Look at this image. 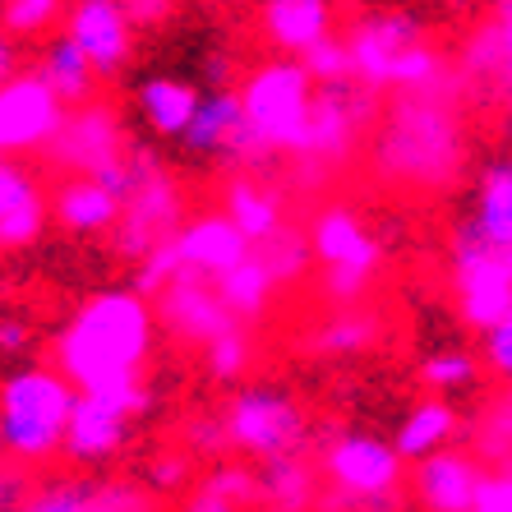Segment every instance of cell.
Here are the masks:
<instances>
[{
    "label": "cell",
    "mask_w": 512,
    "mask_h": 512,
    "mask_svg": "<svg viewBox=\"0 0 512 512\" xmlns=\"http://www.w3.org/2000/svg\"><path fill=\"white\" fill-rule=\"evenodd\" d=\"M457 429H462V416H457L453 402H443V397H425V402H416L411 411L402 416V425H397L393 443L397 453L406 457V462H425V457L443 453V448H453Z\"/></svg>",
    "instance_id": "28"
},
{
    "label": "cell",
    "mask_w": 512,
    "mask_h": 512,
    "mask_svg": "<svg viewBox=\"0 0 512 512\" xmlns=\"http://www.w3.org/2000/svg\"><path fill=\"white\" fill-rule=\"evenodd\" d=\"M480 360H485V370L494 374V379L512 383V314L499 328H489V333L480 337Z\"/></svg>",
    "instance_id": "42"
},
{
    "label": "cell",
    "mask_w": 512,
    "mask_h": 512,
    "mask_svg": "<svg viewBox=\"0 0 512 512\" xmlns=\"http://www.w3.org/2000/svg\"><path fill=\"white\" fill-rule=\"evenodd\" d=\"M250 508H259V471H250L240 462L213 466L180 499V512H250Z\"/></svg>",
    "instance_id": "29"
},
{
    "label": "cell",
    "mask_w": 512,
    "mask_h": 512,
    "mask_svg": "<svg viewBox=\"0 0 512 512\" xmlns=\"http://www.w3.org/2000/svg\"><path fill=\"white\" fill-rule=\"evenodd\" d=\"M134 143L125 134V120L111 102H88V107H74L60 139L47 148V162L65 176H88L102 180L107 190H116L120 199L130 194L134 185Z\"/></svg>",
    "instance_id": "6"
},
{
    "label": "cell",
    "mask_w": 512,
    "mask_h": 512,
    "mask_svg": "<svg viewBox=\"0 0 512 512\" xmlns=\"http://www.w3.org/2000/svg\"><path fill=\"white\" fill-rule=\"evenodd\" d=\"M471 453H476L485 466H508L512 462V383L489 402L485 416H480L476 448H471Z\"/></svg>",
    "instance_id": "36"
},
{
    "label": "cell",
    "mask_w": 512,
    "mask_h": 512,
    "mask_svg": "<svg viewBox=\"0 0 512 512\" xmlns=\"http://www.w3.org/2000/svg\"><path fill=\"white\" fill-rule=\"evenodd\" d=\"M148 411H153V383H143V388L120 397L79 393V406L70 416V434H65V457L74 466H107L130 443V425L139 416H148Z\"/></svg>",
    "instance_id": "13"
},
{
    "label": "cell",
    "mask_w": 512,
    "mask_h": 512,
    "mask_svg": "<svg viewBox=\"0 0 512 512\" xmlns=\"http://www.w3.org/2000/svg\"><path fill=\"white\" fill-rule=\"evenodd\" d=\"M143 485L153 489L157 499L162 494H190V453H157L153 462H148V476H143Z\"/></svg>",
    "instance_id": "40"
},
{
    "label": "cell",
    "mask_w": 512,
    "mask_h": 512,
    "mask_svg": "<svg viewBox=\"0 0 512 512\" xmlns=\"http://www.w3.org/2000/svg\"><path fill=\"white\" fill-rule=\"evenodd\" d=\"M508 259H512V250H508Z\"/></svg>",
    "instance_id": "50"
},
{
    "label": "cell",
    "mask_w": 512,
    "mask_h": 512,
    "mask_svg": "<svg viewBox=\"0 0 512 512\" xmlns=\"http://www.w3.org/2000/svg\"><path fill=\"white\" fill-rule=\"evenodd\" d=\"M176 254H180V273L203 277V282H222L227 273H236L240 263L254 254V245L240 236V227L227 213H203L190 217L185 231L176 236Z\"/></svg>",
    "instance_id": "19"
},
{
    "label": "cell",
    "mask_w": 512,
    "mask_h": 512,
    "mask_svg": "<svg viewBox=\"0 0 512 512\" xmlns=\"http://www.w3.org/2000/svg\"><path fill=\"white\" fill-rule=\"evenodd\" d=\"M323 471L314 457L291 453L259 466V512H319Z\"/></svg>",
    "instance_id": "24"
},
{
    "label": "cell",
    "mask_w": 512,
    "mask_h": 512,
    "mask_svg": "<svg viewBox=\"0 0 512 512\" xmlns=\"http://www.w3.org/2000/svg\"><path fill=\"white\" fill-rule=\"evenodd\" d=\"M236 88H240V102H245V120H250V130L259 134L263 148L273 157L277 153L300 157L305 139H310L314 97H319L314 74L291 56H273L263 65H254Z\"/></svg>",
    "instance_id": "4"
},
{
    "label": "cell",
    "mask_w": 512,
    "mask_h": 512,
    "mask_svg": "<svg viewBox=\"0 0 512 512\" xmlns=\"http://www.w3.org/2000/svg\"><path fill=\"white\" fill-rule=\"evenodd\" d=\"M259 24H263V37L291 60H305L314 47L337 37L333 0H263Z\"/></svg>",
    "instance_id": "22"
},
{
    "label": "cell",
    "mask_w": 512,
    "mask_h": 512,
    "mask_svg": "<svg viewBox=\"0 0 512 512\" xmlns=\"http://www.w3.org/2000/svg\"><path fill=\"white\" fill-rule=\"evenodd\" d=\"M227 425H222V416H194L190 425H185V453L190 457H217L227 453Z\"/></svg>",
    "instance_id": "41"
},
{
    "label": "cell",
    "mask_w": 512,
    "mask_h": 512,
    "mask_svg": "<svg viewBox=\"0 0 512 512\" xmlns=\"http://www.w3.org/2000/svg\"><path fill=\"white\" fill-rule=\"evenodd\" d=\"M42 79H47L51 88H56V97L65 102V107H88L93 102V88H97V70H93V60L84 56V51L74 47L70 37L60 33V37H51L47 42V51L37 56V65H33Z\"/></svg>",
    "instance_id": "30"
},
{
    "label": "cell",
    "mask_w": 512,
    "mask_h": 512,
    "mask_svg": "<svg viewBox=\"0 0 512 512\" xmlns=\"http://www.w3.org/2000/svg\"><path fill=\"white\" fill-rule=\"evenodd\" d=\"M480 370H485L480 356H471L462 346H443V351H429L420 360V383L429 393H466L480 383Z\"/></svg>",
    "instance_id": "35"
},
{
    "label": "cell",
    "mask_w": 512,
    "mask_h": 512,
    "mask_svg": "<svg viewBox=\"0 0 512 512\" xmlns=\"http://www.w3.org/2000/svg\"><path fill=\"white\" fill-rule=\"evenodd\" d=\"M157 305L134 286H102L60 323L51 365L88 397H120L143 388L157 342Z\"/></svg>",
    "instance_id": "1"
},
{
    "label": "cell",
    "mask_w": 512,
    "mask_h": 512,
    "mask_svg": "<svg viewBox=\"0 0 512 512\" xmlns=\"http://www.w3.org/2000/svg\"><path fill=\"white\" fill-rule=\"evenodd\" d=\"M120 213H125V199L116 190H107L102 180L74 176V180H60L51 190V217L70 236H102V231L111 236Z\"/></svg>",
    "instance_id": "23"
},
{
    "label": "cell",
    "mask_w": 512,
    "mask_h": 512,
    "mask_svg": "<svg viewBox=\"0 0 512 512\" xmlns=\"http://www.w3.org/2000/svg\"><path fill=\"white\" fill-rule=\"evenodd\" d=\"M47 222H56L47 185L37 180L33 167L5 157V167H0V245L5 250H28V245L42 240Z\"/></svg>",
    "instance_id": "21"
},
{
    "label": "cell",
    "mask_w": 512,
    "mask_h": 512,
    "mask_svg": "<svg viewBox=\"0 0 512 512\" xmlns=\"http://www.w3.org/2000/svg\"><path fill=\"white\" fill-rule=\"evenodd\" d=\"M79 406L74 388L56 365H19L0 383V443L24 471L47 466L65 453L70 416Z\"/></svg>",
    "instance_id": "3"
},
{
    "label": "cell",
    "mask_w": 512,
    "mask_h": 512,
    "mask_svg": "<svg viewBox=\"0 0 512 512\" xmlns=\"http://www.w3.org/2000/svg\"><path fill=\"white\" fill-rule=\"evenodd\" d=\"M14 42H19V37H10L5 33V42H0V74H5V84H10V79H19V47H14Z\"/></svg>",
    "instance_id": "48"
},
{
    "label": "cell",
    "mask_w": 512,
    "mask_h": 512,
    "mask_svg": "<svg viewBox=\"0 0 512 512\" xmlns=\"http://www.w3.org/2000/svg\"><path fill=\"white\" fill-rule=\"evenodd\" d=\"M379 337H383V314L374 305H356V310H333L323 319H314L300 346L310 356L351 360V356H365L370 346H379Z\"/></svg>",
    "instance_id": "25"
},
{
    "label": "cell",
    "mask_w": 512,
    "mask_h": 512,
    "mask_svg": "<svg viewBox=\"0 0 512 512\" xmlns=\"http://www.w3.org/2000/svg\"><path fill=\"white\" fill-rule=\"evenodd\" d=\"M28 342H33V337H28V323L5 314V319H0V351H5V356H19Z\"/></svg>",
    "instance_id": "47"
},
{
    "label": "cell",
    "mask_w": 512,
    "mask_h": 512,
    "mask_svg": "<svg viewBox=\"0 0 512 512\" xmlns=\"http://www.w3.org/2000/svg\"><path fill=\"white\" fill-rule=\"evenodd\" d=\"M250 365H254V337L245 323L231 328L227 337H217L213 346H203V370H208L213 383H240L250 374Z\"/></svg>",
    "instance_id": "37"
},
{
    "label": "cell",
    "mask_w": 512,
    "mask_h": 512,
    "mask_svg": "<svg viewBox=\"0 0 512 512\" xmlns=\"http://www.w3.org/2000/svg\"><path fill=\"white\" fill-rule=\"evenodd\" d=\"M134 102H139V116L148 120V130L162 134V139H185V130L199 116L203 93L176 74H153L134 88Z\"/></svg>",
    "instance_id": "26"
},
{
    "label": "cell",
    "mask_w": 512,
    "mask_h": 512,
    "mask_svg": "<svg viewBox=\"0 0 512 512\" xmlns=\"http://www.w3.org/2000/svg\"><path fill=\"white\" fill-rule=\"evenodd\" d=\"M310 245H314V259L323 268H356V273H379L383 263V245L351 203H319L310 217Z\"/></svg>",
    "instance_id": "18"
},
{
    "label": "cell",
    "mask_w": 512,
    "mask_h": 512,
    "mask_svg": "<svg viewBox=\"0 0 512 512\" xmlns=\"http://www.w3.org/2000/svg\"><path fill=\"white\" fill-rule=\"evenodd\" d=\"M65 37L93 60V70L102 79L120 74L134 56V24L120 0H70Z\"/></svg>",
    "instance_id": "17"
},
{
    "label": "cell",
    "mask_w": 512,
    "mask_h": 512,
    "mask_svg": "<svg viewBox=\"0 0 512 512\" xmlns=\"http://www.w3.org/2000/svg\"><path fill=\"white\" fill-rule=\"evenodd\" d=\"M65 120H70V107L37 70H24L19 79L0 84V148L10 162L33 153L47 157V148L65 130Z\"/></svg>",
    "instance_id": "12"
},
{
    "label": "cell",
    "mask_w": 512,
    "mask_h": 512,
    "mask_svg": "<svg viewBox=\"0 0 512 512\" xmlns=\"http://www.w3.org/2000/svg\"><path fill=\"white\" fill-rule=\"evenodd\" d=\"M453 296L471 333L485 337L512 314V259L494 250L471 222L453 231Z\"/></svg>",
    "instance_id": "10"
},
{
    "label": "cell",
    "mask_w": 512,
    "mask_h": 512,
    "mask_svg": "<svg viewBox=\"0 0 512 512\" xmlns=\"http://www.w3.org/2000/svg\"><path fill=\"white\" fill-rule=\"evenodd\" d=\"M134 185L125 194V213H120L116 231H111V254L139 268L143 259H153L167 240L185 231V190L180 180L162 167V157L153 148L134 143Z\"/></svg>",
    "instance_id": "5"
},
{
    "label": "cell",
    "mask_w": 512,
    "mask_h": 512,
    "mask_svg": "<svg viewBox=\"0 0 512 512\" xmlns=\"http://www.w3.org/2000/svg\"><path fill=\"white\" fill-rule=\"evenodd\" d=\"M19 512H167L148 485L125 476H47L33 480Z\"/></svg>",
    "instance_id": "15"
},
{
    "label": "cell",
    "mask_w": 512,
    "mask_h": 512,
    "mask_svg": "<svg viewBox=\"0 0 512 512\" xmlns=\"http://www.w3.org/2000/svg\"><path fill=\"white\" fill-rule=\"evenodd\" d=\"M203 70H208V79H217V88H231V56H222V51H213V56L203 60Z\"/></svg>",
    "instance_id": "49"
},
{
    "label": "cell",
    "mask_w": 512,
    "mask_h": 512,
    "mask_svg": "<svg viewBox=\"0 0 512 512\" xmlns=\"http://www.w3.org/2000/svg\"><path fill=\"white\" fill-rule=\"evenodd\" d=\"M222 425H227V443L231 453L254 457V462H277V457L305 453V439H310V416L296 397L277 388V383H250L240 388L236 397L222 411Z\"/></svg>",
    "instance_id": "8"
},
{
    "label": "cell",
    "mask_w": 512,
    "mask_h": 512,
    "mask_svg": "<svg viewBox=\"0 0 512 512\" xmlns=\"http://www.w3.org/2000/svg\"><path fill=\"white\" fill-rule=\"evenodd\" d=\"M222 213L236 222L240 236L250 240V245H263V240H273L286 227L282 194L268 190L259 176H231L222 185Z\"/></svg>",
    "instance_id": "27"
},
{
    "label": "cell",
    "mask_w": 512,
    "mask_h": 512,
    "mask_svg": "<svg viewBox=\"0 0 512 512\" xmlns=\"http://www.w3.org/2000/svg\"><path fill=\"white\" fill-rule=\"evenodd\" d=\"M457 79L466 84V93L476 88L480 97H499V79H503V28L499 19H480L457 47Z\"/></svg>",
    "instance_id": "31"
},
{
    "label": "cell",
    "mask_w": 512,
    "mask_h": 512,
    "mask_svg": "<svg viewBox=\"0 0 512 512\" xmlns=\"http://www.w3.org/2000/svg\"><path fill=\"white\" fill-rule=\"evenodd\" d=\"M489 466L466 448H443L411 471V494L420 512H471Z\"/></svg>",
    "instance_id": "20"
},
{
    "label": "cell",
    "mask_w": 512,
    "mask_h": 512,
    "mask_svg": "<svg viewBox=\"0 0 512 512\" xmlns=\"http://www.w3.org/2000/svg\"><path fill=\"white\" fill-rule=\"evenodd\" d=\"M471 512H512V462L508 466H489L480 480L476 508Z\"/></svg>",
    "instance_id": "43"
},
{
    "label": "cell",
    "mask_w": 512,
    "mask_h": 512,
    "mask_svg": "<svg viewBox=\"0 0 512 512\" xmlns=\"http://www.w3.org/2000/svg\"><path fill=\"white\" fill-rule=\"evenodd\" d=\"M342 42L351 51L356 84L370 88V93H383V88H393L397 60L425 42V24L411 10H374V14H356Z\"/></svg>",
    "instance_id": "14"
},
{
    "label": "cell",
    "mask_w": 512,
    "mask_h": 512,
    "mask_svg": "<svg viewBox=\"0 0 512 512\" xmlns=\"http://www.w3.org/2000/svg\"><path fill=\"white\" fill-rule=\"evenodd\" d=\"M180 148L194 157H217L231 176H259L273 153L259 143V134L250 130V120H245V102H240V88H213V93H203L199 102V116L194 125L185 130Z\"/></svg>",
    "instance_id": "11"
},
{
    "label": "cell",
    "mask_w": 512,
    "mask_h": 512,
    "mask_svg": "<svg viewBox=\"0 0 512 512\" xmlns=\"http://www.w3.org/2000/svg\"><path fill=\"white\" fill-rule=\"evenodd\" d=\"M300 65L314 74V84H319V88H337V84H351V79H356V74H351V51H346L342 37H333V42L314 47L310 56L300 60Z\"/></svg>",
    "instance_id": "39"
},
{
    "label": "cell",
    "mask_w": 512,
    "mask_h": 512,
    "mask_svg": "<svg viewBox=\"0 0 512 512\" xmlns=\"http://www.w3.org/2000/svg\"><path fill=\"white\" fill-rule=\"evenodd\" d=\"M370 120H374V93L360 88L356 79H351V84H337V88H319L310 139H305L300 157H291L300 190H319L337 167H346V162L356 157L365 130H370Z\"/></svg>",
    "instance_id": "7"
},
{
    "label": "cell",
    "mask_w": 512,
    "mask_h": 512,
    "mask_svg": "<svg viewBox=\"0 0 512 512\" xmlns=\"http://www.w3.org/2000/svg\"><path fill=\"white\" fill-rule=\"evenodd\" d=\"M314 462L323 471V485L333 494L360 503H383V499H402V480H406V457L397 453L393 439L365 434V429H328L319 434Z\"/></svg>",
    "instance_id": "9"
},
{
    "label": "cell",
    "mask_w": 512,
    "mask_h": 512,
    "mask_svg": "<svg viewBox=\"0 0 512 512\" xmlns=\"http://www.w3.org/2000/svg\"><path fill=\"white\" fill-rule=\"evenodd\" d=\"M157 305V323H162V333H171L176 342L185 346H213L217 337H227L231 328H240L236 314L227 310V300L217 291L213 282H203V277H176V282L153 300Z\"/></svg>",
    "instance_id": "16"
},
{
    "label": "cell",
    "mask_w": 512,
    "mask_h": 512,
    "mask_svg": "<svg viewBox=\"0 0 512 512\" xmlns=\"http://www.w3.org/2000/svg\"><path fill=\"white\" fill-rule=\"evenodd\" d=\"M466 84L439 93H397L370 143V176L397 194H443L466 171Z\"/></svg>",
    "instance_id": "2"
},
{
    "label": "cell",
    "mask_w": 512,
    "mask_h": 512,
    "mask_svg": "<svg viewBox=\"0 0 512 512\" xmlns=\"http://www.w3.org/2000/svg\"><path fill=\"white\" fill-rule=\"evenodd\" d=\"M254 254H259V263L268 268V273H273L277 286H296L300 277L310 273L314 245H310V231H300L296 222H286V227L277 231L273 240L254 245Z\"/></svg>",
    "instance_id": "34"
},
{
    "label": "cell",
    "mask_w": 512,
    "mask_h": 512,
    "mask_svg": "<svg viewBox=\"0 0 512 512\" xmlns=\"http://www.w3.org/2000/svg\"><path fill=\"white\" fill-rule=\"evenodd\" d=\"M120 5H125L134 28H162L171 14H176L180 0H120Z\"/></svg>",
    "instance_id": "45"
},
{
    "label": "cell",
    "mask_w": 512,
    "mask_h": 512,
    "mask_svg": "<svg viewBox=\"0 0 512 512\" xmlns=\"http://www.w3.org/2000/svg\"><path fill=\"white\" fill-rule=\"evenodd\" d=\"M65 10V0H5V33L10 37H42Z\"/></svg>",
    "instance_id": "38"
},
{
    "label": "cell",
    "mask_w": 512,
    "mask_h": 512,
    "mask_svg": "<svg viewBox=\"0 0 512 512\" xmlns=\"http://www.w3.org/2000/svg\"><path fill=\"white\" fill-rule=\"evenodd\" d=\"M28 489H33L28 471L19 462H10V457H5V471H0V508L19 512V508H24V499H28Z\"/></svg>",
    "instance_id": "44"
},
{
    "label": "cell",
    "mask_w": 512,
    "mask_h": 512,
    "mask_svg": "<svg viewBox=\"0 0 512 512\" xmlns=\"http://www.w3.org/2000/svg\"><path fill=\"white\" fill-rule=\"evenodd\" d=\"M499 28H503V79H499V97L494 102H503V107L512 111V0H499Z\"/></svg>",
    "instance_id": "46"
},
{
    "label": "cell",
    "mask_w": 512,
    "mask_h": 512,
    "mask_svg": "<svg viewBox=\"0 0 512 512\" xmlns=\"http://www.w3.org/2000/svg\"><path fill=\"white\" fill-rule=\"evenodd\" d=\"M217 291H222V300H227V310L236 314V323L250 328V323H259L263 314H268V305H273V296H277V282H273V273L259 263V254H250L236 273H227L222 282H217Z\"/></svg>",
    "instance_id": "33"
},
{
    "label": "cell",
    "mask_w": 512,
    "mask_h": 512,
    "mask_svg": "<svg viewBox=\"0 0 512 512\" xmlns=\"http://www.w3.org/2000/svg\"><path fill=\"white\" fill-rule=\"evenodd\" d=\"M471 227H476L494 250H512V157L508 162H489V167L480 171Z\"/></svg>",
    "instance_id": "32"
}]
</instances>
